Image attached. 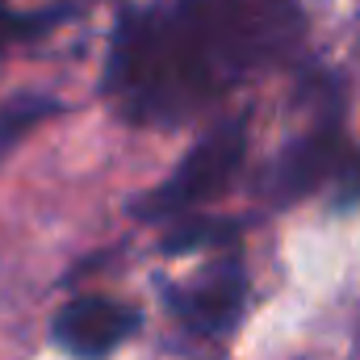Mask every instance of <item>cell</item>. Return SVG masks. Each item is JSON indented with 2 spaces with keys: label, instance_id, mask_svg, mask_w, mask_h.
<instances>
[{
  "label": "cell",
  "instance_id": "6da1fadb",
  "mask_svg": "<svg viewBox=\"0 0 360 360\" xmlns=\"http://www.w3.org/2000/svg\"><path fill=\"white\" fill-rule=\"evenodd\" d=\"M297 0H172L122 17L105 92L122 117L176 126L302 42Z\"/></svg>",
  "mask_w": 360,
  "mask_h": 360
},
{
  "label": "cell",
  "instance_id": "7a4b0ae2",
  "mask_svg": "<svg viewBox=\"0 0 360 360\" xmlns=\"http://www.w3.org/2000/svg\"><path fill=\"white\" fill-rule=\"evenodd\" d=\"M248 155V117H231V122H218L214 130H205L197 139V147L180 160V168L164 180L160 188L143 193L130 210L139 218H172L193 210L197 201L205 197H218Z\"/></svg>",
  "mask_w": 360,
  "mask_h": 360
},
{
  "label": "cell",
  "instance_id": "3957f363",
  "mask_svg": "<svg viewBox=\"0 0 360 360\" xmlns=\"http://www.w3.org/2000/svg\"><path fill=\"white\" fill-rule=\"evenodd\" d=\"M168 306L193 335H226L248 306V272L239 260H222L193 285H172Z\"/></svg>",
  "mask_w": 360,
  "mask_h": 360
},
{
  "label": "cell",
  "instance_id": "277c9868",
  "mask_svg": "<svg viewBox=\"0 0 360 360\" xmlns=\"http://www.w3.org/2000/svg\"><path fill=\"white\" fill-rule=\"evenodd\" d=\"M55 344L80 360H105L139 331V310L117 297H72L55 314Z\"/></svg>",
  "mask_w": 360,
  "mask_h": 360
},
{
  "label": "cell",
  "instance_id": "5b68a950",
  "mask_svg": "<svg viewBox=\"0 0 360 360\" xmlns=\"http://www.w3.org/2000/svg\"><path fill=\"white\" fill-rule=\"evenodd\" d=\"M340 164H344V134H340V117L327 113L323 122H314L302 139H293L272 160L269 176H264V193L272 201H297L319 180L340 172Z\"/></svg>",
  "mask_w": 360,
  "mask_h": 360
},
{
  "label": "cell",
  "instance_id": "8992f818",
  "mask_svg": "<svg viewBox=\"0 0 360 360\" xmlns=\"http://www.w3.org/2000/svg\"><path fill=\"white\" fill-rule=\"evenodd\" d=\"M231 226H235V222H210V218H201V222H184V226H176V231L164 239V252H188V248H197V243L231 239V235H235Z\"/></svg>",
  "mask_w": 360,
  "mask_h": 360
},
{
  "label": "cell",
  "instance_id": "52a82bcc",
  "mask_svg": "<svg viewBox=\"0 0 360 360\" xmlns=\"http://www.w3.org/2000/svg\"><path fill=\"white\" fill-rule=\"evenodd\" d=\"M42 25H51V17H38V13H13V8H0V46H8L13 38H25V34H38Z\"/></svg>",
  "mask_w": 360,
  "mask_h": 360
},
{
  "label": "cell",
  "instance_id": "ba28073f",
  "mask_svg": "<svg viewBox=\"0 0 360 360\" xmlns=\"http://www.w3.org/2000/svg\"><path fill=\"white\" fill-rule=\"evenodd\" d=\"M340 201H360V151H348L340 164Z\"/></svg>",
  "mask_w": 360,
  "mask_h": 360
}]
</instances>
